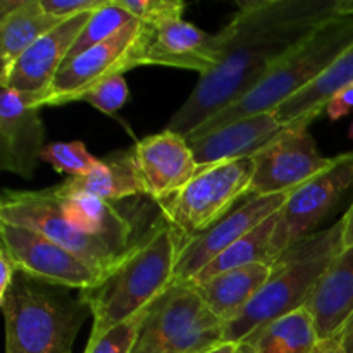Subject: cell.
Returning <instances> with one entry per match:
<instances>
[{
	"mask_svg": "<svg viewBox=\"0 0 353 353\" xmlns=\"http://www.w3.org/2000/svg\"><path fill=\"white\" fill-rule=\"evenodd\" d=\"M353 14V0H255L238 3L219 31V64L172 114L168 130L188 138L205 121L254 90L327 21Z\"/></svg>",
	"mask_w": 353,
	"mask_h": 353,
	"instance_id": "1",
	"label": "cell"
},
{
	"mask_svg": "<svg viewBox=\"0 0 353 353\" xmlns=\"http://www.w3.org/2000/svg\"><path fill=\"white\" fill-rule=\"evenodd\" d=\"M179 248L178 236L162 217L143 240L130 248L102 283L79 292L93 319L88 343L143 312L172 285Z\"/></svg>",
	"mask_w": 353,
	"mask_h": 353,
	"instance_id": "2",
	"label": "cell"
},
{
	"mask_svg": "<svg viewBox=\"0 0 353 353\" xmlns=\"http://www.w3.org/2000/svg\"><path fill=\"white\" fill-rule=\"evenodd\" d=\"M343 250V223L310 234L279 255L272 274L247 309L224 327V343L238 345L271 321L309 303L331 262Z\"/></svg>",
	"mask_w": 353,
	"mask_h": 353,
	"instance_id": "3",
	"label": "cell"
},
{
	"mask_svg": "<svg viewBox=\"0 0 353 353\" xmlns=\"http://www.w3.org/2000/svg\"><path fill=\"white\" fill-rule=\"evenodd\" d=\"M6 321V353H72L90 307L69 288L17 271L0 299Z\"/></svg>",
	"mask_w": 353,
	"mask_h": 353,
	"instance_id": "4",
	"label": "cell"
},
{
	"mask_svg": "<svg viewBox=\"0 0 353 353\" xmlns=\"http://www.w3.org/2000/svg\"><path fill=\"white\" fill-rule=\"evenodd\" d=\"M353 45V14L327 21L283 59L254 90L196 128L186 140H196L234 121L271 112L285 100L324 74Z\"/></svg>",
	"mask_w": 353,
	"mask_h": 353,
	"instance_id": "5",
	"label": "cell"
},
{
	"mask_svg": "<svg viewBox=\"0 0 353 353\" xmlns=\"http://www.w3.org/2000/svg\"><path fill=\"white\" fill-rule=\"evenodd\" d=\"M224 327L192 283H172L143 310L131 353H207L224 345Z\"/></svg>",
	"mask_w": 353,
	"mask_h": 353,
	"instance_id": "6",
	"label": "cell"
},
{
	"mask_svg": "<svg viewBox=\"0 0 353 353\" xmlns=\"http://www.w3.org/2000/svg\"><path fill=\"white\" fill-rule=\"evenodd\" d=\"M254 171V157L209 165L200 169L181 192L159 203L179 247L219 223L238 200L250 196Z\"/></svg>",
	"mask_w": 353,
	"mask_h": 353,
	"instance_id": "7",
	"label": "cell"
},
{
	"mask_svg": "<svg viewBox=\"0 0 353 353\" xmlns=\"http://www.w3.org/2000/svg\"><path fill=\"white\" fill-rule=\"evenodd\" d=\"M152 34L154 26L133 19L103 43L68 59L41 100V107L79 102L83 93L99 83L143 65Z\"/></svg>",
	"mask_w": 353,
	"mask_h": 353,
	"instance_id": "8",
	"label": "cell"
},
{
	"mask_svg": "<svg viewBox=\"0 0 353 353\" xmlns=\"http://www.w3.org/2000/svg\"><path fill=\"white\" fill-rule=\"evenodd\" d=\"M0 223L30 228L109 274L126 254L105 238L93 236L72 226L62 214L57 196L50 188L41 192L3 190L0 200Z\"/></svg>",
	"mask_w": 353,
	"mask_h": 353,
	"instance_id": "9",
	"label": "cell"
},
{
	"mask_svg": "<svg viewBox=\"0 0 353 353\" xmlns=\"http://www.w3.org/2000/svg\"><path fill=\"white\" fill-rule=\"evenodd\" d=\"M352 186L353 150L333 157L326 169L293 190L278 212L271 243L274 262L283 252L314 234Z\"/></svg>",
	"mask_w": 353,
	"mask_h": 353,
	"instance_id": "10",
	"label": "cell"
},
{
	"mask_svg": "<svg viewBox=\"0 0 353 353\" xmlns=\"http://www.w3.org/2000/svg\"><path fill=\"white\" fill-rule=\"evenodd\" d=\"M314 119H299L285 126L254 155L250 196L292 193L319 174L333 157H324L310 133Z\"/></svg>",
	"mask_w": 353,
	"mask_h": 353,
	"instance_id": "11",
	"label": "cell"
},
{
	"mask_svg": "<svg viewBox=\"0 0 353 353\" xmlns=\"http://www.w3.org/2000/svg\"><path fill=\"white\" fill-rule=\"evenodd\" d=\"M2 248L9 252L17 271L69 290L95 288L107 272L30 228L0 223Z\"/></svg>",
	"mask_w": 353,
	"mask_h": 353,
	"instance_id": "12",
	"label": "cell"
},
{
	"mask_svg": "<svg viewBox=\"0 0 353 353\" xmlns=\"http://www.w3.org/2000/svg\"><path fill=\"white\" fill-rule=\"evenodd\" d=\"M288 195L290 193L248 196L243 205L233 209L205 233L183 245L179 248L172 283H190L195 279L217 255L226 252L259 224L279 212Z\"/></svg>",
	"mask_w": 353,
	"mask_h": 353,
	"instance_id": "13",
	"label": "cell"
},
{
	"mask_svg": "<svg viewBox=\"0 0 353 353\" xmlns=\"http://www.w3.org/2000/svg\"><path fill=\"white\" fill-rule=\"evenodd\" d=\"M131 159L145 195L159 203L181 192L200 172L188 140L168 128L137 141Z\"/></svg>",
	"mask_w": 353,
	"mask_h": 353,
	"instance_id": "14",
	"label": "cell"
},
{
	"mask_svg": "<svg viewBox=\"0 0 353 353\" xmlns=\"http://www.w3.org/2000/svg\"><path fill=\"white\" fill-rule=\"evenodd\" d=\"M37 100L2 86L0 92V169L23 179L41 162L45 126Z\"/></svg>",
	"mask_w": 353,
	"mask_h": 353,
	"instance_id": "15",
	"label": "cell"
},
{
	"mask_svg": "<svg viewBox=\"0 0 353 353\" xmlns=\"http://www.w3.org/2000/svg\"><path fill=\"white\" fill-rule=\"evenodd\" d=\"M90 16L92 12L71 17L34 41L14 62L9 74L0 79L2 86H7L21 95L31 97L41 107V100L50 90L59 69L68 61L69 52Z\"/></svg>",
	"mask_w": 353,
	"mask_h": 353,
	"instance_id": "16",
	"label": "cell"
},
{
	"mask_svg": "<svg viewBox=\"0 0 353 353\" xmlns=\"http://www.w3.org/2000/svg\"><path fill=\"white\" fill-rule=\"evenodd\" d=\"M219 34H210L185 19H172L154 28L143 65L196 71L207 74L219 64Z\"/></svg>",
	"mask_w": 353,
	"mask_h": 353,
	"instance_id": "17",
	"label": "cell"
},
{
	"mask_svg": "<svg viewBox=\"0 0 353 353\" xmlns=\"http://www.w3.org/2000/svg\"><path fill=\"white\" fill-rule=\"evenodd\" d=\"M281 130V123L271 110L217 128L188 143L196 164L203 169L219 162L254 157Z\"/></svg>",
	"mask_w": 353,
	"mask_h": 353,
	"instance_id": "18",
	"label": "cell"
},
{
	"mask_svg": "<svg viewBox=\"0 0 353 353\" xmlns=\"http://www.w3.org/2000/svg\"><path fill=\"white\" fill-rule=\"evenodd\" d=\"M271 274V264L257 262V264L221 272L192 285L200 293L210 312L224 324H230L261 293Z\"/></svg>",
	"mask_w": 353,
	"mask_h": 353,
	"instance_id": "19",
	"label": "cell"
},
{
	"mask_svg": "<svg viewBox=\"0 0 353 353\" xmlns=\"http://www.w3.org/2000/svg\"><path fill=\"white\" fill-rule=\"evenodd\" d=\"M305 307L316 321L321 340L336 336L353 310V245L331 262Z\"/></svg>",
	"mask_w": 353,
	"mask_h": 353,
	"instance_id": "20",
	"label": "cell"
},
{
	"mask_svg": "<svg viewBox=\"0 0 353 353\" xmlns=\"http://www.w3.org/2000/svg\"><path fill=\"white\" fill-rule=\"evenodd\" d=\"M64 21L45 12L40 0H2L0 2V61L6 78L14 62L34 43Z\"/></svg>",
	"mask_w": 353,
	"mask_h": 353,
	"instance_id": "21",
	"label": "cell"
},
{
	"mask_svg": "<svg viewBox=\"0 0 353 353\" xmlns=\"http://www.w3.org/2000/svg\"><path fill=\"white\" fill-rule=\"evenodd\" d=\"M50 190L57 196L86 195L110 203L130 196L145 195L131 159V150L109 155L86 174L68 178L61 185L52 186Z\"/></svg>",
	"mask_w": 353,
	"mask_h": 353,
	"instance_id": "22",
	"label": "cell"
},
{
	"mask_svg": "<svg viewBox=\"0 0 353 353\" xmlns=\"http://www.w3.org/2000/svg\"><path fill=\"white\" fill-rule=\"evenodd\" d=\"M57 200L65 219L79 231L105 238L121 254H128L133 247V226L114 203L86 195L57 196Z\"/></svg>",
	"mask_w": 353,
	"mask_h": 353,
	"instance_id": "23",
	"label": "cell"
},
{
	"mask_svg": "<svg viewBox=\"0 0 353 353\" xmlns=\"http://www.w3.org/2000/svg\"><path fill=\"white\" fill-rule=\"evenodd\" d=\"M353 83V45L348 50L341 54V57L324 72L321 78L310 83L307 88L300 90L288 100L276 107V119L281 123V126H290L299 119H316L326 109V103L331 97L341 90L343 86Z\"/></svg>",
	"mask_w": 353,
	"mask_h": 353,
	"instance_id": "24",
	"label": "cell"
},
{
	"mask_svg": "<svg viewBox=\"0 0 353 353\" xmlns=\"http://www.w3.org/2000/svg\"><path fill=\"white\" fill-rule=\"evenodd\" d=\"M321 341L316 321L307 307L264 324L248 334L247 343L254 353H312Z\"/></svg>",
	"mask_w": 353,
	"mask_h": 353,
	"instance_id": "25",
	"label": "cell"
},
{
	"mask_svg": "<svg viewBox=\"0 0 353 353\" xmlns=\"http://www.w3.org/2000/svg\"><path fill=\"white\" fill-rule=\"evenodd\" d=\"M276 223H278V212L274 216L269 217L262 224H259L254 231L245 234L243 238L236 241L233 247L228 248L221 255H217L195 279L190 283L203 281L207 278L221 274V272L231 271V269L243 268V265L257 264V262H264V264H274V257H272V234H274Z\"/></svg>",
	"mask_w": 353,
	"mask_h": 353,
	"instance_id": "26",
	"label": "cell"
},
{
	"mask_svg": "<svg viewBox=\"0 0 353 353\" xmlns=\"http://www.w3.org/2000/svg\"><path fill=\"white\" fill-rule=\"evenodd\" d=\"M131 21H133L131 14L124 10L117 0H107L99 10L92 12L85 28L76 38L68 59L76 57V55L103 43L110 37H114L117 31L123 30L126 24H130Z\"/></svg>",
	"mask_w": 353,
	"mask_h": 353,
	"instance_id": "27",
	"label": "cell"
},
{
	"mask_svg": "<svg viewBox=\"0 0 353 353\" xmlns=\"http://www.w3.org/2000/svg\"><path fill=\"white\" fill-rule=\"evenodd\" d=\"M102 159H97L83 141H55L48 143L41 152V162L69 178L83 176L95 169Z\"/></svg>",
	"mask_w": 353,
	"mask_h": 353,
	"instance_id": "28",
	"label": "cell"
},
{
	"mask_svg": "<svg viewBox=\"0 0 353 353\" xmlns=\"http://www.w3.org/2000/svg\"><path fill=\"white\" fill-rule=\"evenodd\" d=\"M131 17L148 26H161L172 19H183L185 3L179 0H117Z\"/></svg>",
	"mask_w": 353,
	"mask_h": 353,
	"instance_id": "29",
	"label": "cell"
},
{
	"mask_svg": "<svg viewBox=\"0 0 353 353\" xmlns=\"http://www.w3.org/2000/svg\"><path fill=\"white\" fill-rule=\"evenodd\" d=\"M130 99V88L124 74L112 76L83 93L79 102H86L107 116H116Z\"/></svg>",
	"mask_w": 353,
	"mask_h": 353,
	"instance_id": "30",
	"label": "cell"
},
{
	"mask_svg": "<svg viewBox=\"0 0 353 353\" xmlns=\"http://www.w3.org/2000/svg\"><path fill=\"white\" fill-rule=\"evenodd\" d=\"M107 0H40L41 9L61 21H68L79 14L95 12Z\"/></svg>",
	"mask_w": 353,
	"mask_h": 353,
	"instance_id": "31",
	"label": "cell"
},
{
	"mask_svg": "<svg viewBox=\"0 0 353 353\" xmlns=\"http://www.w3.org/2000/svg\"><path fill=\"white\" fill-rule=\"evenodd\" d=\"M326 114L331 121H340L353 112V83L338 90L326 103Z\"/></svg>",
	"mask_w": 353,
	"mask_h": 353,
	"instance_id": "32",
	"label": "cell"
},
{
	"mask_svg": "<svg viewBox=\"0 0 353 353\" xmlns=\"http://www.w3.org/2000/svg\"><path fill=\"white\" fill-rule=\"evenodd\" d=\"M16 272L17 268L14 264L12 257L9 255V252L6 248H0V299L9 292Z\"/></svg>",
	"mask_w": 353,
	"mask_h": 353,
	"instance_id": "33",
	"label": "cell"
},
{
	"mask_svg": "<svg viewBox=\"0 0 353 353\" xmlns=\"http://www.w3.org/2000/svg\"><path fill=\"white\" fill-rule=\"evenodd\" d=\"M336 338L345 353H353V310L336 333Z\"/></svg>",
	"mask_w": 353,
	"mask_h": 353,
	"instance_id": "34",
	"label": "cell"
},
{
	"mask_svg": "<svg viewBox=\"0 0 353 353\" xmlns=\"http://www.w3.org/2000/svg\"><path fill=\"white\" fill-rule=\"evenodd\" d=\"M341 223H343V248H348L353 245V202L341 217Z\"/></svg>",
	"mask_w": 353,
	"mask_h": 353,
	"instance_id": "35",
	"label": "cell"
},
{
	"mask_svg": "<svg viewBox=\"0 0 353 353\" xmlns=\"http://www.w3.org/2000/svg\"><path fill=\"white\" fill-rule=\"evenodd\" d=\"M312 353H345L343 348H341L340 341H338L336 336L333 338H324L317 343V347L314 348Z\"/></svg>",
	"mask_w": 353,
	"mask_h": 353,
	"instance_id": "36",
	"label": "cell"
},
{
	"mask_svg": "<svg viewBox=\"0 0 353 353\" xmlns=\"http://www.w3.org/2000/svg\"><path fill=\"white\" fill-rule=\"evenodd\" d=\"M236 352V345H231V343H224L221 347L214 348V350L207 352V353H234Z\"/></svg>",
	"mask_w": 353,
	"mask_h": 353,
	"instance_id": "37",
	"label": "cell"
},
{
	"mask_svg": "<svg viewBox=\"0 0 353 353\" xmlns=\"http://www.w3.org/2000/svg\"><path fill=\"white\" fill-rule=\"evenodd\" d=\"M234 353H254V350H252L250 347H248L247 343H238L236 345V352Z\"/></svg>",
	"mask_w": 353,
	"mask_h": 353,
	"instance_id": "38",
	"label": "cell"
},
{
	"mask_svg": "<svg viewBox=\"0 0 353 353\" xmlns=\"http://www.w3.org/2000/svg\"><path fill=\"white\" fill-rule=\"evenodd\" d=\"M348 138H350V140H353V123H352L350 130H348Z\"/></svg>",
	"mask_w": 353,
	"mask_h": 353,
	"instance_id": "39",
	"label": "cell"
}]
</instances>
